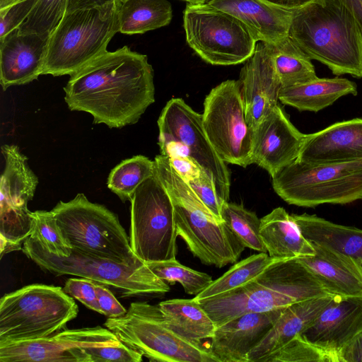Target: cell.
Wrapping results in <instances>:
<instances>
[{
	"label": "cell",
	"mask_w": 362,
	"mask_h": 362,
	"mask_svg": "<svg viewBox=\"0 0 362 362\" xmlns=\"http://www.w3.org/2000/svg\"><path fill=\"white\" fill-rule=\"evenodd\" d=\"M64 90L70 110L90 113L94 124L122 128L136 123L154 103L153 69L146 54L124 46L70 76Z\"/></svg>",
	"instance_id": "obj_1"
},
{
	"label": "cell",
	"mask_w": 362,
	"mask_h": 362,
	"mask_svg": "<svg viewBox=\"0 0 362 362\" xmlns=\"http://www.w3.org/2000/svg\"><path fill=\"white\" fill-rule=\"evenodd\" d=\"M329 294L297 258L276 259L245 284L197 300L216 327L242 315L284 308Z\"/></svg>",
	"instance_id": "obj_2"
},
{
	"label": "cell",
	"mask_w": 362,
	"mask_h": 362,
	"mask_svg": "<svg viewBox=\"0 0 362 362\" xmlns=\"http://www.w3.org/2000/svg\"><path fill=\"white\" fill-rule=\"evenodd\" d=\"M288 37L334 74L362 78V34L339 0H316L293 11Z\"/></svg>",
	"instance_id": "obj_3"
},
{
	"label": "cell",
	"mask_w": 362,
	"mask_h": 362,
	"mask_svg": "<svg viewBox=\"0 0 362 362\" xmlns=\"http://www.w3.org/2000/svg\"><path fill=\"white\" fill-rule=\"evenodd\" d=\"M155 170L171 198L177 236L202 263L217 268L235 263L245 247L218 219L173 169L167 156H156Z\"/></svg>",
	"instance_id": "obj_4"
},
{
	"label": "cell",
	"mask_w": 362,
	"mask_h": 362,
	"mask_svg": "<svg viewBox=\"0 0 362 362\" xmlns=\"http://www.w3.org/2000/svg\"><path fill=\"white\" fill-rule=\"evenodd\" d=\"M122 5L66 12L49 37L42 75L71 76L105 53Z\"/></svg>",
	"instance_id": "obj_5"
},
{
	"label": "cell",
	"mask_w": 362,
	"mask_h": 362,
	"mask_svg": "<svg viewBox=\"0 0 362 362\" xmlns=\"http://www.w3.org/2000/svg\"><path fill=\"white\" fill-rule=\"evenodd\" d=\"M62 288L33 284L0 299V343L47 337L66 329L78 307Z\"/></svg>",
	"instance_id": "obj_6"
},
{
	"label": "cell",
	"mask_w": 362,
	"mask_h": 362,
	"mask_svg": "<svg viewBox=\"0 0 362 362\" xmlns=\"http://www.w3.org/2000/svg\"><path fill=\"white\" fill-rule=\"evenodd\" d=\"M104 325L118 339L151 361L218 362L201 341L187 339L168 325L158 305L133 302L127 313Z\"/></svg>",
	"instance_id": "obj_7"
},
{
	"label": "cell",
	"mask_w": 362,
	"mask_h": 362,
	"mask_svg": "<svg viewBox=\"0 0 362 362\" xmlns=\"http://www.w3.org/2000/svg\"><path fill=\"white\" fill-rule=\"evenodd\" d=\"M42 271L55 276L73 275L112 286L122 296L163 295L170 291L167 282L159 279L144 262L127 265L99 257L72 247L69 257L50 253L30 236L21 250Z\"/></svg>",
	"instance_id": "obj_8"
},
{
	"label": "cell",
	"mask_w": 362,
	"mask_h": 362,
	"mask_svg": "<svg viewBox=\"0 0 362 362\" xmlns=\"http://www.w3.org/2000/svg\"><path fill=\"white\" fill-rule=\"evenodd\" d=\"M275 192L288 204L315 207L362 199V160L310 164L298 160L272 177Z\"/></svg>",
	"instance_id": "obj_9"
},
{
	"label": "cell",
	"mask_w": 362,
	"mask_h": 362,
	"mask_svg": "<svg viewBox=\"0 0 362 362\" xmlns=\"http://www.w3.org/2000/svg\"><path fill=\"white\" fill-rule=\"evenodd\" d=\"M51 211L72 247L127 265L143 262L132 251L117 214L104 205L78 193L69 202H59Z\"/></svg>",
	"instance_id": "obj_10"
},
{
	"label": "cell",
	"mask_w": 362,
	"mask_h": 362,
	"mask_svg": "<svg viewBox=\"0 0 362 362\" xmlns=\"http://www.w3.org/2000/svg\"><path fill=\"white\" fill-rule=\"evenodd\" d=\"M183 26L188 45L206 62L234 65L254 53L257 41L233 15L208 4H187Z\"/></svg>",
	"instance_id": "obj_11"
},
{
	"label": "cell",
	"mask_w": 362,
	"mask_h": 362,
	"mask_svg": "<svg viewBox=\"0 0 362 362\" xmlns=\"http://www.w3.org/2000/svg\"><path fill=\"white\" fill-rule=\"evenodd\" d=\"M130 202L129 242L135 255L144 263L175 258L173 204L156 170L136 188Z\"/></svg>",
	"instance_id": "obj_12"
},
{
	"label": "cell",
	"mask_w": 362,
	"mask_h": 362,
	"mask_svg": "<svg viewBox=\"0 0 362 362\" xmlns=\"http://www.w3.org/2000/svg\"><path fill=\"white\" fill-rule=\"evenodd\" d=\"M158 126L160 154L180 153L193 158L213 178L222 202H228L230 171L206 134L202 115L193 110L182 98H172L163 107Z\"/></svg>",
	"instance_id": "obj_13"
},
{
	"label": "cell",
	"mask_w": 362,
	"mask_h": 362,
	"mask_svg": "<svg viewBox=\"0 0 362 362\" xmlns=\"http://www.w3.org/2000/svg\"><path fill=\"white\" fill-rule=\"evenodd\" d=\"M206 134L225 162L246 168L252 163L253 130L249 126L238 80H227L211 89L204 102Z\"/></svg>",
	"instance_id": "obj_14"
},
{
	"label": "cell",
	"mask_w": 362,
	"mask_h": 362,
	"mask_svg": "<svg viewBox=\"0 0 362 362\" xmlns=\"http://www.w3.org/2000/svg\"><path fill=\"white\" fill-rule=\"evenodd\" d=\"M1 153L5 168L0 181V238L22 245L33 230L28 204L34 197L38 178L18 146L3 145Z\"/></svg>",
	"instance_id": "obj_15"
},
{
	"label": "cell",
	"mask_w": 362,
	"mask_h": 362,
	"mask_svg": "<svg viewBox=\"0 0 362 362\" xmlns=\"http://www.w3.org/2000/svg\"><path fill=\"white\" fill-rule=\"evenodd\" d=\"M121 343L100 326L65 329L47 337L0 343V362H91L86 349Z\"/></svg>",
	"instance_id": "obj_16"
},
{
	"label": "cell",
	"mask_w": 362,
	"mask_h": 362,
	"mask_svg": "<svg viewBox=\"0 0 362 362\" xmlns=\"http://www.w3.org/2000/svg\"><path fill=\"white\" fill-rule=\"evenodd\" d=\"M305 138L277 104L253 130L252 163L272 177L298 159Z\"/></svg>",
	"instance_id": "obj_17"
},
{
	"label": "cell",
	"mask_w": 362,
	"mask_h": 362,
	"mask_svg": "<svg viewBox=\"0 0 362 362\" xmlns=\"http://www.w3.org/2000/svg\"><path fill=\"white\" fill-rule=\"evenodd\" d=\"M239 82L247 122L254 130L278 104L281 83L267 43L257 42L242 67Z\"/></svg>",
	"instance_id": "obj_18"
},
{
	"label": "cell",
	"mask_w": 362,
	"mask_h": 362,
	"mask_svg": "<svg viewBox=\"0 0 362 362\" xmlns=\"http://www.w3.org/2000/svg\"><path fill=\"white\" fill-rule=\"evenodd\" d=\"M284 308L246 313L216 327L210 351L218 362H248L250 352L267 334Z\"/></svg>",
	"instance_id": "obj_19"
},
{
	"label": "cell",
	"mask_w": 362,
	"mask_h": 362,
	"mask_svg": "<svg viewBox=\"0 0 362 362\" xmlns=\"http://www.w3.org/2000/svg\"><path fill=\"white\" fill-rule=\"evenodd\" d=\"M49 37L18 28L0 39V83L4 90L42 75Z\"/></svg>",
	"instance_id": "obj_20"
},
{
	"label": "cell",
	"mask_w": 362,
	"mask_h": 362,
	"mask_svg": "<svg viewBox=\"0 0 362 362\" xmlns=\"http://www.w3.org/2000/svg\"><path fill=\"white\" fill-rule=\"evenodd\" d=\"M361 330L362 297L334 296L300 334L317 346L338 353Z\"/></svg>",
	"instance_id": "obj_21"
},
{
	"label": "cell",
	"mask_w": 362,
	"mask_h": 362,
	"mask_svg": "<svg viewBox=\"0 0 362 362\" xmlns=\"http://www.w3.org/2000/svg\"><path fill=\"white\" fill-rule=\"evenodd\" d=\"M297 160L310 164L362 160V119L336 122L321 131L305 134Z\"/></svg>",
	"instance_id": "obj_22"
},
{
	"label": "cell",
	"mask_w": 362,
	"mask_h": 362,
	"mask_svg": "<svg viewBox=\"0 0 362 362\" xmlns=\"http://www.w3.org/2000/svg\"><path fill=\"white\" fill-rule=\"evenodd\" d=\"M312 244L315 253L297 259L314 274L326 291L332 296L362 297V261Z\"/></svg>",
	"instance_id": "obj_23"
},
{
	"label": "cell",
	"mask_w": 362,
	"mask_h": 362,
	"mask_svg": "<svg viewBox=\"0 0 362 362\" xmlns=\"http://www.w3.org/2000/svg\"><path fill=\"white\" fill-rule=\"evenodd\" d=\"M207 4L240 20L257 42L275 43L288 35L293 11L263 0H211Z\"/></svg>",
	"instance_id": "obj_24"
},
{
	"label": "cell",
	"mask_w": 362,
	"mask_h": 362,
	"mask_svg": "<svg viewBox=\"0 0 362 362\" xmlns=\"http://www.w3.org/2000/svg\"><path fill=\"white\" fill-rule=\"evenodd\" d=\"M333 296L328 295L304 300L286 307L267 334L250 352L247 361H260L296 335L302 334Z\"/></svg>",
	"instance_id": "obj_25"
},
{
	"label": "cell",
	"mask_w": 362,
	"mask_h": 362,
	"mask_svg": "<svg viewBox=\"0 0 362 362\" xmlns=\"http://www.w3.org/2000/svg\"><path fill=\"white\" fill-rule=\"evenodd\" d=\"M259 234L269 257L292 259L315 253L313 245L283 207H277L261 218Z\"/></svg>",
	"instance_id": "obj_26"
},
{
	"label": "cell",
	"mask_w": 362,
	"mask_h": 362,
	"mask_svg": "<svg viewBox=\"0 0 362 362\" xmlns=\"http://www.w3.org/2000/svg\"><path fill=\"white\" fill-rule=\"evenodd\" d=\"M357 95V85L345 78H316L305 83L281 87L279 100L300 111L317 112L341 97Z\"/></svg>",
	"instance_id": "obj_27"
},
{
	"label": "cell",
	"mask_w": 362,
	"mask_h": 362,
	"mask_svg": "<svg viewBox=\"0 0 362 362\" xmlns=\"http://www.w3.org/2000/svg\"><path fill=\"white\" fill-rule=\"evenodd\" d=\"M310 243L362 261V230L337 224L315 214H291Z\"/></svg>",
	"instance_id": "obj_28"
},
{
	"label": "cell",
	"mask_w": 362,
	"mask_h": 362,
	"mask_svg": "<svg viewBox=\"0 0 362 362\" xmlns=\"http://www.w3.org/2000/svg\"><path fill=\"white\" fill-rule=\"evenodd\" d=\"M158 306L169 327L180 336L193 341L214 336L216 326L196 299H170Z\"/></svg>",
	"instance_id": "obj_29"
},
{
	"label": "cell",
	"mask_w": 362,
	"mask_h": 362,
	"mask_svg": "<svg viewBox=\"0 0 362 362\" xmlns=\"http://www.w3.org/2000/svg\"><path fill=\"white\" fill-rule=\"evenodd\" d=\"M173 8L168 0H127L119 11L120 33L144 34L168 25Z\"/></svg>",
	"instance_id": "obj_30"
},
{
	"label": "cell",
	"mask_w": 362,
	"mask_h": 362,
	"mask_svg": "<svg viewBox=\"0 0 362 362\" xmlns=\"http://www.w3.org/2000/svg\"><path fill=\"white\" fill-rule=\"evenodd\" d=\"M267 45L281 87L305 83L317 77L312 59L288 35Z\"/></svg>",
	"instance_id": "obj_31"
},
{
	"label": "cell",
	"mask_w": 362,
	"mask_h": 362,
	"mask_svg": "<svg viewBox=\"0 0 362 362\" xmlns=\"http://www.w3.org/2000/svg\"><path fill=\"white\" fill-rule=\"evenodd\" d=\"M155 173V162L137 155L123 160L110 173L107 187L122 202L130 201L136 188Z\"/></svg>",
	"instance_id": "obj_32"
},
{
	"label": "cell",
	"mask_w": 362,
	"mask_h": 362,
	"mask_svg": "<svg viewBox=\"0 0 362 362\" xmlns=\"http://www.w3.org/2000/svg\"><path fill=\"white\" fill-rule=\"evenodd\" d=\"M276 259L267 252L251 255L235 264L222 276L213 280L194 298L197 300L206 299L240 287L253 279Z\"/></svg>",
	"instance_id": "obj_33"
},
{
	"label": "cell",
	"mask_w": 362,
	"mask_h": 362,
	"mask_svg": "<svg viewBox=\"0 0 362 362\" xmlns=\"http://www.w3.org/2000/svg\"><path fill=\"white\" fill-rule=\"evenodd\" d=\"M221 214L222 220L245 247L267 253L259 234L261 218L255 212L228 201L221 204Z\"/></svg>",
	"instance_id": "obj_34"
},
{
	"label": "cell",
	"mask_w": 362,
	"mask_h": 362,
	"mask_svg": "<svg viewBox=\"0 0 362 362\" xmlns=\"http://www.w3.org/2000/svg\"><path fill=\"white\" fill-rule=\"evenodd\" d=\"M146 264L159 279L170 284L180 283L189 295L196 296L213 281L208 274L186 267L176 258Z\"/></svg>",
	"instance_id": "obj_35"
},
{
	"label": "cell",
	"mask_w": 362,
	"mask_h": 362,
	"mask_svg": "<svg viewBox=\"0 0 362 362\" xmlns=\"http://www.w3.org/2000/svg\"><path fill=\"white\" fill-rule=\"evenodd\" d=\"M33 230L30 237L50 253L69 257L72 246L64 236L52 211L37 210L32 212Z\"/></svg>",
	"instance_id": "obj_36"
},
{
	"label": "cell",
	"mask_w": 362,
	"mask_h": 362,
	"mask_svg": "<svg viewBox=\"0 0 362 362\" xmlns=\"http://www.w3.org/2000/svg\"><path fill=\"white\" fill-rule=\"evenodd\" d=\"M339 362L338 353L329 351L306 340L301 334L276 351L269 354L259 362Z\"/></svg>",
	"instance_id": "obj_37"
},
{
	"label": "cell",
	"mask_w": 362,
	"mask_h": 362,
	"mask_svg": "<svg viewBox=\"0 0 362 362\" xmlns=\"http://www.w3.org/2000/svg\"><path fill=\"white\" fill-rule=\"evenodd\" d=\"M67 4L68 0H38L18 31L49 37L66 12Z\"/></svg>",
	"instance_id": "obj_38"
},
{
	"label": "cell",
	"mask_w": 362,
	"mask_h": 362,
	"mask_svg": "<svg viewBox=\"0 0 362 362\" xmlns=\"http://www.w3.org/2000/svg\"><path fill=\"white\" fill-rule=\"evenodd\" d=\"M38 0H18L0 9V39L17 29L28 18Z\"/></svg>",
	"instance_id": "obj_39"
},
{
	"label": "cell",
	"mask_w": 362,
	"mask_h": 362,
	"mask_svg": "<svg viewBox=\"0 0 362 362\" xmlns=\"http://www.w3.org/2000/svg\"><path fill=\"white\" fill-rule=\"evenodd\" d=\"M91 362H141L143 355L123 343L86 349Z\"/></svg>",
	"instance_id": "obj_40"
},
{
	"label": "cell",
	"mask_w": 362,
	"mask_h": 362,
	"mask_svg": "<svg viewBox=\"0 0 362 362\" xmlns=\"http://www.w3.org/2000/svg\"><path fill=\"white\" fill-rule=\"evenodd\" d=\"M62 289L88 308L101 313L95 291V282L93 280L84 277L69 278Z\"/></svg>",
	"instance_id": "obj_41"
},
{
	"label": "cell",
	"mask_w": 362,
	"mask_h": 362,
	"mask_svg": "<svg viewBox=\"0 0 362 362\" xmlns=\"http://www.w3.org/2000/svg\"><path fill=\"white\" fill-rule=\"evenodd\" d=\"M187 183L214 216L218 219L223 221L221 214V204L223 202L217 194L213 178L204 170H202L200 175L198 177Z\"/></svg>",
	"instance_id": "obj_42"
},
{
	"label": "cell",
	"mask_w": 362,
	"mask_h": 362,
	"mask_svg": "<svg viewBox=\"0 0 362 362\" xmlns=\"http://www.w3.org/2000/svg\"><path fill=\"white\" fill-rule=\"evenodd\" d=\"M175 172L187 182L198 177L201 166L191 157L180 153H170L165 156Z\"/></svg>",
	"instance_id": "obj_43"
},
{
	"label": "cell",
	"mask_w": 362,
	"mask_h": 362,
	"mask_svg": "<svg viewBox=\"0 0 362 362\" xmlns=\"http://www.w3.org/2000/svg\"><path fill=\"white\" fill-rule=\"evenodd\" d=\"M95 291L101 314L107 317H117L127 313V310L103 284L95 282Z\"/></svg>",
	"instance_id": "obj_44"
},
{
	"label": "cell",
	"mask_w": 362,
	"mask_h": 362,
	"mask_svg": "<svg viewBox=\"0 0 362 362\" xmlns=\"http://www.w3.org/2000/svg\"><path fill=\"white\" fill-rule=\"evenodd\" d=\"M339 362H362V330L339 351Z\"/></svg>",
	"instance_id": "obj_45"
},
{
	"label": "cell",
	"mask_w": 362,
	"mask_h": 362,
	"mask_svg": "<svg viewBox=\"0 0 362 362\" xmlns=\"http://www.w3.org/2000/svg\"><path fill=\"white\" fill-rule=\"evenodd\" d=\"M122 4L119 0H68L66 12H71L78 9L104 8Z\"/></svg>",
	"instance_id": "obj_46"
},
{
	"label": "cell",
	"mask_w": 362,
	"mask_h": 362,
	"mask_svg": "<svg viewBox=\"0 0 362 362\" xmlns=\"http://www.w3.org/2000/svg\"><path fill=\"white\" fill-rule=\"evenodd\" d=\"M351 12L362 34V0H339Z\"/></svg>",
	"instance_id": "obj_47"
},
{
	"label": "cell",
	"mask_w": 362,
	"mask_h": 362,
	"mask_svg": "<svg viewBox=\"0 0 362 362\" xmlns=\"http://www.w3.org/2000/svg\"><path fill=\"white\" fill-rule=\"evenodd\" d=\"M276 6L294 11L302 8L316 0H263Z\"/></svg>",
	"instance_id": "obj_48"
},
{
	"label": "cell",
	"mask_w": 362,
	"mask_h": 362,
	"mask_svg": "<svg viewBox=\"0 0 362 362\" xmlns=\"http://www.w3.org/2000/svg\"><path fill=\"white\" fill-rule=\"evenodd\" d=\"M18 0H0V9L5 8Z\"/></svg>",
	"instance_id": "obj_49"
},
{
	"label": "cell",
	"mask_w": 362,
	"mask_h": 362,
	"mask_svg": "<svg viewBox=\"0 0 362 362\" xmlns=\"http://www.w3.org/2000/svg\"><path fill=\"white\" fill-rule=\"evenodd\" d=\"M187 2L190 4H207L211 0H181Z\"/></svg>",
	"instance_id": "obj_50"
},
{
	"label": "cell",
	"mask_w": 362,
	"mask_h": 362,
	"mask_svg": "<svg viewBox=\"0 0 362 362\" xmlns=\"http://www.w3.org/2000/svg\"><path fill=\"white\" fill-rule=\"evenodd\" d=\"M119 1H120V2H121L122 4H123V3H124L125 1H127V0H119Z\"/></svg>",
	"instance_id": "obj_51"
}]
</instances>
